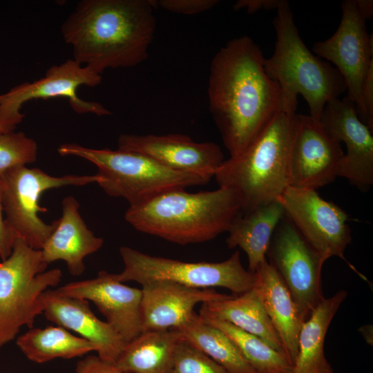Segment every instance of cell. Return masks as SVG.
<instances>
[{
	"instance_id": "cell-34",
	"label": "cell",
	"mask_w": 373,
	"mask_h": 373,
	"mask_svg": "<svg viewBox=\"0 0 373 373\" xmlns=\"http://www.w3.org/2000/svg\"><path fill=\"white\" fill-rule=\"evenodd\" d=\"M281 0H240L234 6L235 10L246 9L249 14L257 12L258 10L277 9Z\"/></svg>"
},
{
	"instance_id": "cell-8",
	"label": "cell",
	"mask_w": 373,
	"mask_h": 373,
	"mask_svg": "<svg viewBox=\"0 0 373 373\" xmlns=\"http://www.w3.org/2000/svg\"><path fill=\"white\" fill-rule=\"evenodd\" d=\"M124 269L115 274L122 282L135 281L142 285L155 281H169L198 289L223 287L236 295L251 289L256 273L242 265L238 251L220 262H189L151 256L128 247H121Z\"/></svg>"
},
{
	"instance_id": "cell-28",
	"label": "cell",
	"mask_w": 373,
	"mask_h": 373,
	"mask_svg": "<svg viewBox=\"0 0 373 373\" xmlns=\"http://www.w3.org/2000/svg\"><path fill=\"white\" fill-rule=\"evenodd\" d=\"M199 316L206 323L224 332L258 373H292L293 365L285 354L260 338L220 320L200 308Z\"/></svg>"
},
{
	"instance_id": "cell-36",
	"label": "cell",
	"mask_w": 373,
	"mask_h": 373,
	"mask_svg": "<svg viewBox=\"0 0 373 373\" xmlns=\"http://www.w3.org/2000/svg\"><path fill=\"white\" fill-rule=\"evenodd\" d=\"M16 127L8 125L0 121V133L15 131Z\"/></svg>"
},
{
	"instance_id": "cell-26",
	"label": "cell",
	"mask_w": 373,
	"mask_h": 373,
	"mask_svg": "<svg viewBox=\"0 0 373 373\" xmlns=\"http://www.w3.org/2000/svg\"><path fill=\"white\" fill-rule=\"evenodd\" d=\"M17 345L30 361L37 363L55 358L70 359L97 351L90 341L58 325L30 328L17 338Z\"/></svg>"
},
{
	"instance_id": "cell-21",
	"label": "cell",
	"mask_w": 373,
	"mask_h": 373,
	"mask_svg": "<svg viewBox=\"0 0 373 373\" xmlns=\"http://www.w3.org/2000/svg\"><path fill=\"white\" fill-rule=\"evenodd\" d=\"M255 273L256 283L267 313L279 336L284 354L294 365L298 356L300 332L305 320L285 284L267 260Z\"/></svg>"
},
{
	"instance_id": "cell-29",
	"label": "cell",
	"mask_w": 373,
	"mask_h": 373,
	"mask_svg": "<svg viewBox=\"0 0 373 373\" xmlns=\"http://www.w3.org/2000/svg\"><path fill=\"white\" fill-rule=\"evenodd\" d=\"M37 151V142L22 132L0 133V175L35 162Z\"/></svg>"
},
{
	"instance_id": "cell-23",
	"label": "cell",
	"mask_w": 373,
	"mask_h": 373,
	"mask_svg": "<svg viewBox=\"0 0 373 373\" xmlns=\"http://www.w3.org/2000/svg\"><path fill=\"white\" fill-rule=\"evenodd\" d=\"M201 309L260 338L273 349L284 353L256 283L251 289L241 294L204 303Z\"/></svg>"
},
{
	"instance_id": "cell-2",
	"label": "cell",
	"mask_w": 373,
	"mask_h": 373,
	"mask_svg": "<svg viewBox=\"0 0 373 373\" xmlns=\"http://www.w3.org/2000/svg\"><path fill=\"white\" fill-rule=\"evenodd\" d=\"M152 0H82L61 25L73 59L99 75L143 62L156 27Z\"/></svg>"
},
{
	"instance_id": "cell-9",
	"label": "cell",
	"mask_w": 373,
	"mask_h": 373,
	"mask_svg": "<svg viewBox=\"0 0 373 373\" xmlns=\"http://www.w3.org/2000/svg\"><path fill=\"white\" fill-rule=\"evenodd\" d=\"M5 220L16 238L29 247L41 250L57 224L45 223L38 216L47 209L39 205L46 191L66 186H84L98 183L99 177L92 175H50L38 168L17 166L0 175Z\"/></svg>"
},
{
	"instance_id": "cell-1",
	"label": "cell",
	"mask_w": 373,
	"mask_h": 373,
	"mask_svg": "<svg viewBox=\"0 0 373 373\" xmlns=\"http://www.w3.org/2000/svg\"><path fill=\"white\" fill-rule=\"evenodd\" d=\"M264 59L260 48L241 36L211 61L209 108L230 157L242 153L281 111L280 88L266 73Z\"/></svg>"
},
{
	"instance_id": "cell-35",
	"label": "cell",
	"mask_w": 373,
	"mask_h": 373,
	"mask_svg": "<svg viewBox=\"0 0 373 373\" xmlns=\"http://www.w3.org/2000/svg\"><path fill=\"white\" fill-rule=\"evenodd\" d=\"M356 8L361 17L365 19H370L373 15L372 0H354Z\"/></svg>"
},
{
	"instance_id": "cell-5",
	"label": "cell",
	"mask_w": 373,
	"mask_h": 373,
	"mask_svg": "<svg viewBox=\"0 0 373 373\" xmlns=\"http://www.w3.org/2000/svg\"><path fill=\"white\" fill-rule=\"evenodd\" d=\"M296 114L278 112L242 153L224 160L214 177L238 195L242 212L276 201L289 186Z\"/></svg>"
},
{
	"instance_id": "cell-22",
	"label": "cell",
	"mask_w": 373,
	"mask_h": 373,
	"mask_svg": "<svg viewBox=\"0 0 373 373\" xmlns=\"http://www.w3.org/2000/svg\"><path fill=\"white\" fill-rule=\"evenodd\" d=\"M285 216L282 205L276 200L241 212L231 224L226 243L229 249L238 247L245 251L249 271L255 273L267 260L272 236Z\"/></svg>"
},
{
	"instance_id": "cell-4",
	"label": "cell",
	"mask_w": 373,
	"mask_h": 373,
	"mask_svg": "<svg viewBox=\"0 0 373 373\" xmlns=\"http://www.w3.org/2000/svg\"><path fill=\"white\" fill-rule=\"evenodd\" d=\"M272 22L275 48L270 57L265 58L264 68L279 86L281 111L296 113L300 95L308 105L309 115L319 120L326 104L346 91L345 80L335 67L307 48L287 1L281 0Z\"/></svg>"
},
{
	"instance_id": "cell-24",
	"label": "cell",
	"mask_w": 373,
	"mask_h": 373,
	"mask_svg": "<svg viewBox=\"0 0 373 373\" xmlns=\"http://www.w3.org/2000/svg\"><path fill=\"white\" fill-rule=\"evenodd\" d=\"M182 338L175 329L143 332L126 344L114 364L124 373H171Z\"/></svg>"
},
{
	"instance_id": "cell-27",
	"label": "cell",
	"mask_w": 373,
	"mask_h": 373,
	"mask_svg": "<svg viewBox=\"0 0 373 373\" xmlns=\"http://www.w3.org/2000/svg\"><path fill=\"white\" fill-rule=\"evenodd\" d=\"M178 329L182 338L206 354L228 373H258L234 343L220 329L204 321L195 313Z\"/></svg>"
},
{
	"instance_id": "cell-12",
	"label": "cell",
	"mask_w": 373,
	"mask_h": 373,
	"mask_svg": "<svg viewBox=\"0 0 373 373\" xmlns=\"http://www.w3.org/2000/svg\"><path fill=\"white\" fill-rule=\"evenodd\" d=\"M102 80L101 75L73 59L52 66L44 77L19 84L0 95V121L16 127L24 117L21 109L25 103L32 99L55 97L66 98L72 109L78 114L111 115V111L100 103L85 101L77 93L79 87L97 86Z\"/></svg>"
},
{
	"instance_id": "cell-32",
	"label": "cell",
	"mask_w": 373,
	"mask_h": 373,
	"mask_svg": "<svg viewBox=\"0 0 373 373\" xmlns=\"http://www.w3.org/2000/svg\"><path fill=\"white\" fill-rule=\"evenodd\" d=\"M75 373H124L114 363L106 361L97 355H88L79 360L75 367Z\"/></svg>"
},
{
	"instance_id": "cell-6",
	"label": "cell",
	"mask_w": 373,
	"mask_h": 373,
	"mask_svg": "<svg viewBox=\"0 0 373 373\" xmlns=\"http://www.w3.org/2000/svg\"><path fill=\"white\" fill-rule=\"evenodd\" d=\"M57 151L62 156L79 157L95 164L99 186L109 196L124 198L129 205L168 191L204 185L210 181L197 174L172 170L134 151L92 149L76 143L63 144Z\"/></svg>"
},
{
	"instance_id": "cell-7",
	"label": "cell",
	"mask_w": 373,
	"mask_h": 373,
	"mask_svg": "<svg viewBox=\"0 0 373 373\" xmlns=\"http://www.w3.org/2000/svg\"><path fill=\"white\" fill-rule=\"evenodd\" d=\"M41 250L15 239L11 254L0 262V348L23 326L32 328L43 314L42 295L61 278L59 269L46 270Z\"/></svg>"
},
{
	"instance_id": "cell-25",
	"label": "cell",
	"mask_w": 373,
	"mask_h": 373,
	"mask_svg": "<svg viewBox=\"0 0 373 373\" xmlns=\"http://www.w3.org/2000/svg\"><path fill=\"white\" fill-rule=\"evenodd\" d=\"M347 296L340 290L325 298L304 322L298 338V352L292 373H334L324 352L329 325Z\"/></svg>"
},
{
	"instance_id": "cell-13",
	"label": "cell",
	"mask_w": 373,
	"mask_h": 373,
	"mask_svg": "<svg viewBox=\"0 0 373 373\" xmlns=\"http://www.w3.org/2000/svg\"><path fill=\"white\" fill-rule=\"evenodd\" d=\"M340 24L329 38L314 44L312 51L318 57L334 64L346 84L347 97L354 104L360 119L365 123L361 88L373 65L372 35L367 33L365 21L354 0L341 4Z\"/></svg>"
},
{
	"instance_id": "cell-33",
	"label": "cell",
	"mask_w": 373,
	"mask_h": 373,
	"mask_svg": "<svg viewBox=\"0 0 373 373\" xmlns=\"http://www.w3.org/2000/svg\"><path fill=\"white\" fill-rule=\"evenodd\" d=\"M2 191L0 180V258L3 260L12 253L17 238L13 231L6 222L3 216Z\"/></svg>"
},
{
	"instance_id": "cell-20",
	"label": "cell",
	"mask_w": 373,
	"mask_h": 373,
	"mask_svg": "<svg viewBox=\"0 0 373 373\" xmlns=\"http://www.w3.org/2000/svg\"><path fill=\"white\" fill-rule=\"evenodd\" d=\"M79 204L73 196L62 201V216L41 249L43 260L48 265L56 260L66 262L70 274L80 276L85 271L84 259L97 251L104 240L96 236L85 224L79 212Z\"/></svg>"
},
{
	"instance_id": "cell-18",
	"label": "cell",
	"mask_w": 373,
	"mask_h": 373,
	"mask_svg": "<svg viewBox=\"0 0 373 373\" xmlns=\"http://www.w3.org/2000/svg\"><path fill=\"white\" fill-rule=\"evenodd\" d=\"M141 290L142 332L178 329L191 320L198 303L228 296L213 289L193 288L169 281L146 283Z\"/></svg>"
},
{
	"instance_id": "cell-17",
	"label": "cell",
	"mask_w": 373,
	"mask_h": 373,
	"mask_svg": "<svg viewBox=\"0 0 373 373\" xmlns=\"http://www.w3.org/2000/svg\"><path fill=\"white\" fill-rule=\"evenodd\" d=\"M57 289L92 301L126 343L142 333V290L123 284L115 274L100 271L94 278L71 282Z\"/></svg>"
},
{
	"instance_id": "cell-31",
	"label": "cell",
	"mask_w": 373,
	"mask_h": 373,
	"mask_svg": "<svg viewBox=\"0 0 373 373\" xmlns=\"http://www.w3.org/2000/svg\"><path fill=\"white\" fill-rule=\"evenodd\" d=\"M156 6L177 14L195 15L211 9L219 3L218 0H157L153 1Z\"/></svg>"
},
{
	"instance_id": "cell-19",
	"label": "cell",
	"mask_w": 373,
	"mask_h": 373,
	"mask_svg": "<svg viewBox=\"0 0 373 373\" xmlns=\"http://www.w3.org/2000/svg\"><path fill=\"white\" fill-rule=\"evenodd\" d=\"M42 303L43 314L48 321L79 334L97 347L99 358L115 363L126 343L106 321L95 315L88 300L48 289L42 295Z\"/></svg>"
},
{
	"instance_id": "cell-10",
	"label": "cell",
	"mask_w": 373,
	"mask_h": 373,
	"mask_svg": "<svg viewBox=\"0 0 373 373\" xmlns=\"http://www.w3.org/2000/svg\"><path fill=\"white\" fill-rule=\"evenodd\" d=\"M267 255L306 321L325 298L321 272L326 260L285 216L272 236Z\"/></svg>"
},
{
	"instance_id": "cell-14",
	"label": "cell",
	"mask_w": 373,
	"mask_h": 373,
	"mask_svg": "<svg viewBox=\"0 0 373 373\" xmlns=\"http://www.w3.org/2000/svg\"><path fill=\"white\" fill-rule=\"evenodd\" d=\"M341 142L309 115L296 114L289 160V186L316 190L338 177Z\"/></svg>"
},
{
	"instance_id": "cell-30",
	"label": "cell",
	"mask_w": 373,
	"mask_h": 373,
	"mask_svg": "<svg viewBox=\"0 0 373 373\" xmlns=\"http://www.w3.org/2000/svg\"><path fill=\"white\" fill-rule=\"evenodd\" d=\"M171 373H228L227 370L183 338L175 351Z\"/></svg>"
},
{
	"instance_id": "cell-16",
	"label": "cell",
	"mask_w": 373,
	"mask_h": 373,
	"mask_svg": "<svg viewBox=\"0 0 373 373\" xmlns=\"http://www.w3.org/2000/svg\"><path fill=\"white\" fill-rule=\"evenodd\" d=\"M117 147L119 150L144 154L172 170L209 180L224 161L218 144L196 142L182 134H122L118 137Z\"/></svg>"
},
{
	"instance_id": "cell-15",
	"label": "cell",
	"mask_w": 373,
	"mask_h": 373,
	"mask_svg": "<svg viewBox=\"0 0 373 373\" xmlns=\"http://www.w3.org/2000/svg\"><path fill=\"white\" fill-rule=\"evenodd\" d=\"M319 120L345 146L338 177L367 191L373 184L372 131L360 119L354 104L347 97L334 98L326 104Z\"/></svg>"
},
{
	"instance_id": "cell-3",
	"label": "cell",
	"mask_w": 373,
	"mask_h": 373,
	"mask_svg": "<svg viewBox=\"0 0 373 373\" xmlns=\"http://www.w3.org/2000/svg\"><path fill=\"white\" fill-rule=\"evenodd\" d=\"M241 212L237 193L219 186L198 193L168 191L129 205L124 218L140 232L184 245L209 241L227 232Z\"/></svg>"
},
{
	"instance_id": "cell-11",
	"label": "cell",
	"mask_w": 373,
	"mask_h": 373,
	"mask_svg": "<svg viewBox=\"0 0 373 373\" xmlns=\"http://www.w3.org/2000/svg\"><path fill=\"white\" fill-rule=\"evenodd\" d=\"M276 200L303 238L325 260L336 256L349 264L344 252L352 236L345 211L322 198L316 190L289 186Z\"/></svg>"
}]
</instances>
